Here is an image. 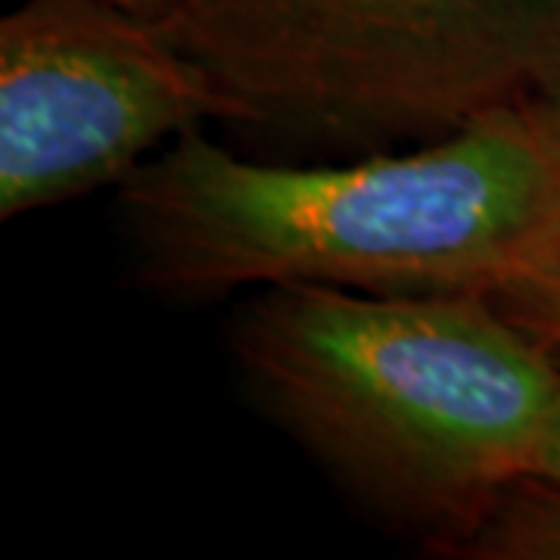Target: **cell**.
I'll return each instance as SVG.
<instances>
[{"label": "cell", "instance_id": "6da1fadb", "mask_svg": "<svg viewBox=\"0 0 560 560\" xmlns=\"http://www.w3.org/2000/svg\"><path fill=\"white\" fill-rule=\"evenodd\" d=\"M138 280L162 296L327 287L489 293L560 215V150L526 103L445 138L261 162L194 128L119 187Z\"/></svg>", "mask_w": 560, "mask_h": 560}, {"label": "cell", "instance_id": "7a4b0ae2", "mask_svg": "<svg viewBox=\"0 0 560 560\" xmlns=\"http://www.w3.org/2000/svg\"><path fill=\"white\" fill-rule=\"evenodd\" d=\"M231 355L261 415L433 558L533 474L560 383L558 349L482 293L268 287Z\"/></svg>", "mask_w": 560, "mask_h": 560}, {"label": "cell", "instance_id": "3957f363", "mask_svg": "<svg viewBox=\"0 0 560 560\" xmlns=\"http://www.w3.org/2000/svg\"><path fill=\"white\" fill-rule=\"evenodd\" d=\"M558 22L560 0H180L156 25L228 125L361 156L521 103Z\"/></svg>", "mask_w": 560, "mask_h": 560}, {"label": "cell", "instance_id": "277c9868", "mask_svg": "<svg viewBox=\"0 0 560 560\" xmlns=\"http://www.w3.org/2000/svg\"><path fill=\"white\" fill-rule=\"evenodd\" d=\"M228 121L200 69L113 0H22L0 20V219L121 187L180 135Z\"/></svg>", "mask_w": 560, "mask_h": 560}, {"label": "cell", "instance_id": "5b68a950", "mask_svg": "<svg viewBox=\"0 0 560 560\" xmlns=\"http://www.w3.org/2000/svg\"><path fill=\"white\" fill-rule=\"evenodd\" d=\"M436 558L560 560V482L539 474L511 480Z\"/></svg>", "mask_w": 560, "mask_h": 560}, {"label": "cell", "instance_id": "8992f818", "mask_svg": "<svg viewBox=\"0 0 560 560\" xmlns=\"http://www.w3.org/2000/svg\"><path fill=\"white\" fill-rule=\"evenodd\" d=\"M486 300L560 352V215L486 293Z\"/></svg>", "mask_w": 560, "mask_h": 560}, {"label": "cell", "instance_id": "52a82bcc", "mask_svg": "<svg viewBox=\"0 0 560 560\" xmlns=\"http://www.w3.org/2000/svg\"><path fill=\"white\" fill-rule=\"evenodd\" d=\"M523 103L533 109V116L539 119L541 128L548 131V138L555 140V147L560 150V22L555 35L545 44V50H541Z\"/></svg>", "mask_w": 560, "mask_h": 560}, {"label": "cell", "instance_id": "ba28073f", "mask_svg": "<svg viewBox=\"0 0 560 560\" xmlns=\"http://www.w3.org/2000/svg\"><path fill=\"white\" fill-rule=\"evenodd\" d=\"M558 359H560V352H558ZM533 474L560 482V383H558V396H555V408H551V418H548L545 436H541L539 455H536V464H533Z\"/></svg>", "mask_w": 560, "mask_h": 560}, {"label": "cell", "instance_id": "9c48e42d", "mask_svg": "<svg viewBox=\"0 0 560 560\" xmlns=\"http://www.w3.org/2000/svg\"><path fill=\"white\" fill-rule=\"evenodd\" d=\"M113 3H119V7H125L128 13H135L140 20L162 22L175 13V7H178L180 0H113Z\"/></svg>", "mask_w": 560, "mask_h": 560}]
</instances>
